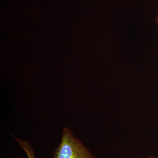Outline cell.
Segmentation results:
<instances>
[{"label": "cell", "instance_id": "cell-4", "mask_svg": "<svg viewBox=\"0 0 158 158\" xmlns=\"http://www.w3.org/2000/svg\"><path fill=\"white\" fill-rule=\"evenodd\" d=\"M156 158L155 157H153V156H148V157L147 158Z\"/></svg>", "mask_w": 158, "mask_h": 158}, {"label": "cell", "instance_id": "cell-2", "mask_svg": "<svg viewBox=\"0 0 158 158\" xmlns=\"http://www.w3.org/2000/svg\"><path fill=\"white\" fill-rule=\"evenodd\" d=\"M15 138L16 141L19 143L20 147L25 152L28 158H35L34 150L28 141H23L16 138Z\"/></svg>", "mask_w": 158, "mask_h": 158}, {"label": "cell", "instance_id": "cell-3", "mask_svg": "<svg viewBox=\"0 0 158 158\" xmlns=\"http://www.w3.org/2000/svg\"><path fill=\"white\" fill-rule=\"evenodd\" d=\"M155 22L158 25V13L156 17Z\"/></svg>", "mask_w": 158, "mask_h": 158}, {"label": "cell", "instance_id": "cell-1", "mask_svg": "<svg viewBox=\"0 0 158 158\" xmlns=\"http://www.w3.org/2000/svg\"><path fill=\"white\" fill-rule=\"evenodd\" d=\"M52 158H96L81 141L75 138L68 128L62 131L59 146L55 150Z\"/></svg>", "mask_w": 158, "mask_h": 158}]
</instances>
